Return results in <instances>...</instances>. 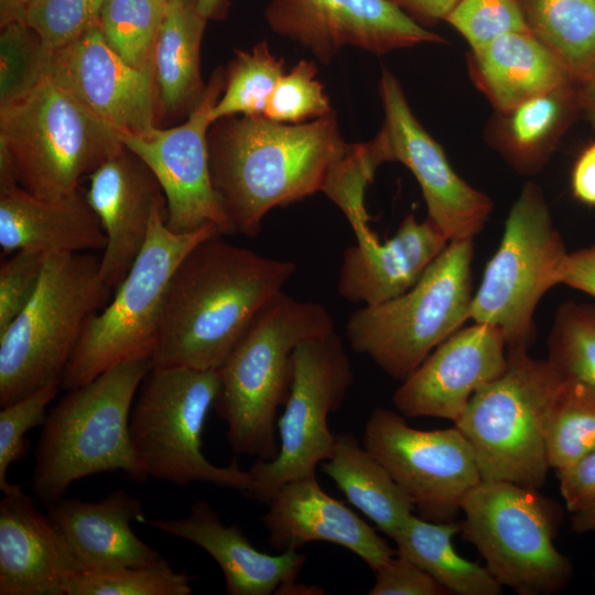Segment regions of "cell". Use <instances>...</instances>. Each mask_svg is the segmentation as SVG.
Segmentation results:
<instances>
[{"label":"cell","mask_w":595,"mask_h":595,"mask_svg":"<svg viewBox=\"0 0 595 595\" xmlns=\"http://www.w3.org/2000/svg\"><path fill=\"white\" fill-rule=\"evenodd\" d=\"M296 271L223 235L196 245L167 285L152 367L218 370L258 313Z\"/></svg>","instance_id":"cell-1"},{"label":"cell","mask_w":595,"mask_h":595,"mask_svg":"<svg viewBox=\"0 0 595 595\" xmlns=\"http://www.w3.org/2000/svg\"><path fill=\"white\" fill-rule=\"evenodd\" d=\"M208 131L213 184L234 234L256 237L264 216L323 192L349 152L334 113L281 123L263 116H235Z\"/></svg>","instance_id":"cell-2"},{"label":"cell","mask_w":595,"mask_h":595,"mask_svg":"<svg viewBox=\"0 0 595 595\" xmlns=\"http://www.w3.org/2000/svg\"><path fill=\"white\" fill-rule=\"evenodd\" d=\"M334 331L325 306L296 300L283 290L258 313L218 369L213 410L226 423L236 454L263 461L277 457V410L291 390L293 350Z\"/></svg>","instance_id":"cell-3"},{"label":"cell","mask_w":595,"mask_h":595,"mask_svg":"<svg viewBox=\"0 0 595 595\" xmlns=\"http://www.w3.org/2000/svg\"><path fill=\"white\" fill-rule=\"evenodd\" d=\"M151 358L125 361L68 390L46 416L35 448L32 489L45 505L63 498L80 478L121 470L149 477L132 446L130 414Z\"/></svg>","instance_id":"cell-4"},{"label":"cell","mask_w":595,"mask_h":595,"mask_svg":"<svg viewBox=\"0 0 595 595\" xmlns=\"http://www.w3.org/2000/svg\"><path fill=\"white\" fill-rule=\"evenodd\" d=\"M123 147L118 131L47 75L0 107V187L18 184L39 198H65Z\"/></svg>","instance_id":"cell-5"},{"label":"cell","mask_w":595,"mask_h":595,"mask_svg":"<svg viewBox=\"0 0 595 595\" xmlns=\"http://www.w3.org/2000/svg\"><path fill=\"white\" fill-rule=\"evenodd\" d=\"M90 252L47 253L35 294L0 333V405L62 382L80 334L110 290Z\"/></svg>","instance_id":"cell-6"},{"label":"cell","mask_w":595,"mask_h":595,"mask_svg":"<svg viewBox=\"0 0 595 595\" xmlns=\"http://www.w3.org/2000/svg\"><path fill=\"white\" fill-rule=\"evenodd\" d=\"M474 239L451 240L405 293L353 312L345 325L351 349L389 377L407 379L469 320Z\"/></svg>","instance_id":"cell-7"},{"label":"cell","mask_w":595,"mask_h":595,"mask_svg":"<svg viewBox=\"0 0 595 595\" xmlns=\"http://www.w3.org/2000/svg\"><path fill=\"white\" fill-rule=\"evenodd\" d=\"M501 376L477 390L454 425L470 443L482 480L540 489L551 469L545 420L563 377L548 359L508 350Z\"/></svg>","instance_id":"cell-8"},{"label":"cell","mask_w":595,"mask_h":595,"mask_svg":"<svg viewBox=\"0 0 595 595\" xmlns=\"http://www.w3.org/2000/svg\"><path fill=\"white\" fill-rule=\"evenodd\" d=\"M165 218L163 203L155 207L147 241L115 296L87 321L65 369L63 389L79 387L125 361L151 358L171 277L196 245L221 235L213 225L177 234Z\"/></svg>","instance_id":"cell-9"},{"label":"cell","mask_w":595,"mask_h":595,"mask_svg":"<svg viewBox=\"0 0 595 595\" xmlns=\"http://www.w3.org/2000/svg\"><path fill=\"white\" fill-rule=\"evenodd\" d=\"M219 389L218 370L152 367L130 414L134 453L148 477L185 486L208 483L247 496L252 480L237 461L217 466L203 454L202 434Z\"/></svg>","instance_id":"cell-10"},{"label":"cell","mask_w":595,"mask_h":595,"mask_svg":"<svg viewBox=\"0 0 595 595\" xmlns=\"http://www.w3.org/2000/svg\"><path fill=\"white\" fill-rule=\"evenodd\" d=\"M464 539L502 586L518 595H550L571 581L573 565L553 542L558 510L538 489L482 480L461 502Z\"/></svg>","instance_id":"cell-11"},{"label":"cell","mask_w":595,"mask_h":595,"mask_svg":"<svg viewBox=\"0 0 595 595\" xmlns=\"http://www.w3.org/2000/svg\"><path fill=\"white\" fill-rule=\"evenodd\" d=\"M539 185L528 182L510 207L504 234L474 293L469 320L497 326L508 350H529L533 314L542 296L559 283L566 256Z\"/></svg>","instance_id":"cell-12"},{"label":"cell","mask_w":595,"mask_h":595,"mask_svg":"<svg viewBox=\"0 0 595 595\" xmlns=\"http://www.w3.org/2000/svg\"><path fill=\"white\" fill-rule=\"evenodd\" d=\"M354 371L336 333L307 339L293 350V379L284 411L277 419L279 452L274 459H256L248 469L250 499L268 504L285 483L315 474L333 453L335 434L327 424L353 385Z\"/></svg>","instance_id":"cell-13"},{"label":"cell","mask_w":595,"mask_h":595,"mask_svg":"<svg viewBox=\"0 0 595 595\" xmlns=\"http://www.w3.org/2000/svg\"><path fill=\"white\" fill-rule=\"evenodd\" d=\"M363 444L430 521H452L482 482L475 452L455 425L419 430L398 411L377 407L365 424Z\"/></svg>","instance_id":"cell-14"},{"label":"cell","mask_w":595,"mask_h":595,"mask_svg":"<svg viewBox=\"0 0 595 595\" xmlns=\"http://www.w3.org/2000/svg\"><path fill=\"white\" fill-rule=\"evenodd\" d=\"M223 87L224 73L218 68L183 123L156 126L141 134L119 133L122 144L158 180L166 203L165 224L177 234L213 225L223 236L234 235L213 184L208 150L209 115Z\"/></svg>","instance_id":"cell-15"},{"label":"cell","mask_w":595,"mask_h":595,"mask_svg":"<svg viewBox=\"0 0 595 595\" xmlns=\"http://www.w3.org/2000/svg\"><path fill=\"white\" fill-rule=\"evenodd\" d=\"M383 126L375 138L385 162L398 161L418 181L428 218L451 240L474 239L493 212V201L451 166L442 147L413 115L398 79L380 78Z\"/></svg>","instance_id":"cell-16"},{"label":"cell","mask_w":595,"mask_h":595,"mask_svg":"<svg viewBox=\"0 0 595 595\" xmlns=\"http://www.w3.org/2000/svg\"><path fill=\"white\" fill-rule=\"evenodd\" d=\"M270 28L322 62L345 46L374 54L445 40L423 28L391 0H271Z\"/></svg>","instance_id":"cell-17"},{"label":"cell","mask_w":595,"mask_h":595,"mask_svg":"<svg viewBox=\"0 0 595 595\" xmlns=\"http://www.w3.org/2000/svg\"><path fill=\"white\" fill-rule=\"evenodd\" d=\"M48 75L120 134H141L156 127L152 74L120 57L98 23L51 54Z\"/></svg>","instance_id":"cell-18"},{"label":"cell","mask_w":595,"mask_h":595,"mask_svg":"<svg viewBox=\"0 0 595 595\" xmlns=\"http://www.w3.org/2000/svg\"><path fill=\"white\" fill-rule=\"evenodd\" d=\"M507 344L494 325L461 327L443 340L392 396L405 418H440L456 422L473 394L504 374Z\"/></svg>","instance_id":"cell-19"},{"label":"cell","mask_w":595,"mask_h":595,"mask_svg":"<svg viewBox=\"0 0 595 595\" xmlns=\"http://www.w3.org/2000/svg\"><path fill=\"white\" fill-rule=\"evenodd\" d=\"M88 178L85 196L107 237L99 271L105 284L116 290L140 255L153 212L165 197L151 170L126 147Z\"/></svg>","instance_id":"cell-20"},{"label":"cell","mask_w":595,"mask_h":595,"mask_svg":"<svg viewBox=\"0 0 595 595\" xmlns=\"http://www.w3.org/2000/svg\"><path fill=\"white\" fill-rule=\"evenodd\" d=\"M261 517L268 543L277 551H298L314 541L337 544L360 558L372 571L397 551L375 528L343 501L327 495L310 475L280 487Z\"/></svg>","instance_id":"cell-21"},{"label":"cell","mask_w":595,"mask_h":595,"mask_svg":"<svg viewBox=\"0 0 595 595\" xmlns=\"http://www.w3.org/2000/svg\"><path fill=\"white\" fill-rule=\"evenodd\" d=\"M450 240L426 217L407 215L394 235L380 242L375 232L356 237L342 256L337 292L342 299L376 306L409 291Z\"/></svg>","instance_id":"cell-22"},{"label":"cell","mask_w":595,"mask_h":595,"mask_svg":"<svg viewBox=\"0 0 595 595\" xmlns=\"http://www.w3.org/2000/svg\"><path fill=\"white\" fill-rule=\"evenodd\" d=\"M158 530L187 540L209 554L221 569L228 595L300 594L295 583L306 555L259 551L237 523L224 526L220 515L206 500L191 505L187 516L147 521Z\"/></svg>","instance_id":"cell-23"},{"label":"cell","mask_w":595,"mask_h":595,"mask_svg":"<svg viewBox=\"0 0 595 595\" xmlns=\"http://www.w3.org/2000/svg\"><path fill=\"white\" fill-rule=\"evenodd\" d=\"M85 570L47 513L23 491L0 500V595H65Z\"/></svg>","instance_id":"cell-24"},{"label":"cell","mask_w":595,"mask_h":595,"mask_svg":"<svg viewBox=\"0 0 595 595\" xmlns=\"http://www.w3.org/2000/svg\"><path fill=\"white\" fill-rule=\"evenodd\" d=\"M46 513L85 572L149 565L162 559L133 532L131 524L147 519L141 500L123 489L98 501L61 498L46 505Z\"/></svg>","instance_id":"cell-25"},{"label":"cell","mask_w":595,"mask_h":595,"mask_svg":"<svg viewBox=\"0 0 595 595\" xmlns=\"http://www.w3.org/2000/svg\"><path fill=\"white\" fill-rule=\"evenodd\" d=\"M107 237L86 196L39 198L20 185L0 187V246L20 250L88 252L105 249Z\"/></svg>","instance_id":"cell-26"},{"label":"cell","mask_w":595,"mask_h":595,"mask_svg":"<svg viewBox=\"0 0 595 595\" xmlns=\"http://www.w3.org/2000/svg\"><path fill=\"white\" fill-rule=\"evenodd\" d=\"M468 65L476 86L498 112L556 87L578 84L529 31L507 33L470 50Z\"/></svg>","instance_id":"cell-27"},{"label":"cell","mask_w":595,"mask_h":595,"mask_svg":"<svg viewBox=\"0 0 595 595\" xmlns=\"http://www.w3.org/2000/svg\"><path fill=\"white\" fill-rule=\"evenodd\" d=\"M206 22L194 0H169L152 55L159 118L190 113L204 96L201 44Z\"/></svg>","instance_id":"cell-28"},{"label":"cell","mask_w":595,"mask_h":595,"mask_svg":"<svg viewBox=\"0 0 595 595\" xmlns=\"http://www.w3.org/2000/svg\"><path fill=\"white\" fill-rule=\"evenodd\" d=\"M578 85L556 87L498 112L493 144L520 174L538 173L581 110Z\"/></svg>","instance_id":"cell-29"},{"label":"cell","mask_w":595,"mask_h":595,"mask_svg":"<svg viewBox=\"0 0 595 595\" xmlns=\"http://www.w3.org/2000/svg\"><path fill=\"white\" fill-rule=\"evenodd\" d=\"M320 466L347 500L392 540L415 509L382 464L350 432L335 434L333 453Z\"/></svg>","instance_id":"cell-30"},{"label":"cell","mask_w":595,"mask_h":595,"mask_svg":"<svg viewBox=\"0 0 595 595\" xmlns=\"http://www.w3.org/2000/svg\"><path fill=\"white\" fill-rule=\"evenodd\" d=\"M461 530V522L430 521L412 513L393 538L397 554L430 574L448 594L500 595L502 586L485 565L455 551L453 537Z\"/></svg>","instance_id":"cell-31"},{"label":"cell","mask_w":595,"mask_h":595,"mask_svg":"<svg viewBox=\"0 0 595 595\" xmlns=\"http://www.w3.org/2000/svg\"><path fill=\"white\" fill-rule=\"evenodd\" d=\"M529 32L581 84L595 78V0H518Z\"/></svg>","instance_id":"cell-32"},{"label":"cell","mask_w":595,"mask_h":595,"mask_svg":"<svg viewBox=\"0 0 595 595\" xmlns=\"http://www.w3.org/2000/svg\"><path fill=\"white\" fill-rule=\"evenodd\" d=\"M550 467L560 470L595 448V387L563 377L545 420Z\"/></svg>","instance_id":"cell-33"},{"label":"cell","mask_w":595,"mask_h":595,"mask_svg":"<svg viewBox=\"0 0 595 595\" xmlns=\"http://www.w3.org/2000/svg\"><path fill=\"white\" fill-rule=\"evenodd\" d=\"M283 75V60L272 54L267 42L250 51H235L224 73L223 91L210 110L212 123L237 115L263 116Z\"/></svg>","instance_id":"cell-34"},{"label":"cell","mask_w":595,"mask_h":595,"mask_svg":"<svg viewBox=\"0 0 595 595\" xmlns=\"http://www.w3.org/2000/svg\"><path fill=\"white\" fill-rule=\"evenodd\" d=\"M167 0H106L98 26L108 45L133 67L152 74L154 44Z\"/></svg>","instance_id":"cell-35"},{"label":"cell","mask_w":595,"mask_h":595,"mask_svg":"<svg viewBox=\"0 0 595 595\" xmlns=\"http://www.w3.org/2000/svg\"><path fill=\"white\" fill-rule=\"evenodd\" d=\"M547 359L562 377L595 387V304L565 302L558 307Z\"/></svg>","instance_id":"cell-36"},{"label":"cell","mask_w":595,"mask_h":595,"mask_svg":"<svg viewBox=\"0 0 595 595\" xmlns=\"http://www.w3.org/2000/svg\"><path fill=\"white\" fill-rule=\"evenodd\" d=\"M196 577L169 561L106 572H85L65 587V595H191Z\"/></svg>","instance_id":"cell-37"},{"label":"cell","mask_w":595,"mask_h":595,"mask_svg":"<svg viewBox=\"0 0 595 595\" xmlns=\"http://www.w3.org/2000/svg\"><path fill=\"white\" fill-rule=\"evenodd\" d=\"M51 54L37 34L23 21L1 26L0 107L30 93L48 75Z\"/></svg>","instance_id":"cell-38"},{"label":"cell","mask_w":595,"mask_h":595,"mask_svg":"<svg viewBox=\"0 0 595 595\" xmlns=\"http://www.w3.org/2000/svg\"><path fill=\"white\" fill-rule=\"evenodd\" d=\"M382 163L372 140L353 144L331 173L323 190V193L344 213L355 236L371 231L364 203L365 191Z\"/></svg>","instance_id":"cell-39"},{"label":"cell","mask_w":595,"mask_h":595,"mask_svg":"<svg viewBox=\"0 0 595 595\" xmlns=\"http://www.w3.org/2000/svg\"><path fill=\"white\" fill-rule=\"evenodd\" d=\"M106 0H29L21 21L53 52L71 44L98 23Z\"/></svg>","instance_id":"cell-40"},{"label":"cell","mask_w":595,"mask_h":595,"mask_svg":"<svg viewBox=\"0 0 595 595\" xmlns=\"http://www.w3.org/2000/svg\"><path fill=\"white\" fill-rule=\"evenodd\" d=\"M62 382L50 383L40 390L11 403L0 411V489L4 495L22 491L21 485L8 482L11 464L23 458L29 451L25 434L33 428L43 426L46 409L56 398Z\"/></svg>","instance_id":"cell-41"},{"label":"cell","mask_w":595,"mask_h":595,"mask_svg":"<svg viewBox=\"0 0 595 595\" xmlns=\"http://www.w3.org/2000/svg\"><path fill=\"white\" fill-rule=\"evenodd\" d=\"M314 63L301 60L277 84L263 117L281 123H303L333 113L329 99L316 79Z\"/></svg>","instance_id":"cell-42"},{"label":"cell","mask_w":595,"mask_h":595,"mask_svg":"<svg viewBox=\"0 0 595 595\" xmlns=\"http://www.w3.org/2000/svg\"><path fill=\"white\" fill-rule=\"evenodd\" d=\"M444 21L470 50L507 33L529 31L518 0H459Z\"/></svg>","instance_id":"cell-43"},{"label":"cell","mask_w":595,"mask_h":595,"mask_svg":"<svg viewBox=\"0 0 595 595\" xmlns=\"http://www.w3.org/2000/svg\"><path fill=\"white\" fill-rule=\"evenodd\" d=\"M46 253L14 252L0 267V333L18 317L36 292Z\"/></svg>","instance_id":"cell-44"},{"label":"cell","mask_w":595,"mask_h":595,"mask_svg":"<svg viewBox=\"0 0 595 595\" xmlns=\"http://www.w3.org/2000/svg\"><path fill=\"white\" fill-rule=\"evenodd\" d=\"M374 573L375 581L368 595H448L430 574L399 554Z\"/></svg>","instance_id":"cell-45"},{"label":"cell","mask_w":595,"mask_h":595,"mask_svg":"<svg viewBox=\"0 0 595 595\" xmlns=\"http://www.w3.org/2000/svg\"><path fill=\"white\" fill-rule=\"evenodd\" d=\"M555 473L569 512H576L595 501V448Z\"/></svg>","instance_id":"cell-46"},{"label":"cell","mask_w":595,"mask_h":595,"mask_svg":"<svg viewBox=\"0 0 595 595\" xmlns=\"http://www.w3.org/2000/svg\"><path fill=\"white\" fill-rule=\"evenodd\" d=\"M559 283L595 298V244L567 251L559 268Z\"/></svg>","instance_id":"cell-47"},{"label":"cell","mask_w":595,"mask_h":595,"mask_svg":"<svg viewBox=\"0 0 595 595\" xmlns=\"http://www.w3.org/2000/svg\"><path fill=\"white\" fill-rule=\"evenodd\" d=\"M571 188L577 201L595 206V141L577 156L571 173Z\"/></svg>","instance_id":"cell-48"},{"label":"cell","mask_w":595,"mask_h":595,"mask_svg":"<svg viewBox=\"0 0 595 595\" xmlns=\"http://www.w3.org/2000/svg\"><path fill=\"white\" fill-rule=\"evenodd\" d=\"M402 10L424 21L445 20L459 0H391ZM408 13V14H409Z\"/></svg>","instance_id":"cell-49"},{"label":"cell","mask_w":595,"mask_h":595,"mask_svg":"<svg viewBox=\"0 0 595 595\" xmlns=\"http://www.w3.org/2000/svg\"><path fill=\"white\" fill-rule=\"evenodd\" d=\"M571 528L577 533H595V501L572 513Z\"/></svg>","instance_id":"cell-50"},{"label":"cell","mask_w":595,"mask_h":595,"mask_svg":"<svg viewBox=\"0 0 595 595\" xmlns=\"http://www.w3.org/2000/svg\"><path fill=\"white\" fill-rule=\"evenodd\" d=\"M578 100L581 110L595 128V78L578 85Z\"/></svg>","instance_id":"cell-51"},{"label":"cell","mask_w":595,"mask_h":595,"mask_svg":"<svg viewBox=\"0 0 595 595\" xmlns=\"http://www.w3.org/2000/svg\"><path fill=\"white\" fill-rule=\"evenodd\" d=\"M194 2L201 15L207 21L223 18L227 8V0H194Z\"/></svg>","instance_id":"cell-52"},{"label":"cell","mask_w":595,"mask_h":595,"mask_svg":"<svg viewBox=\"0 0 595 595\" xmlns=\"http://www.w3.org/2000/svg\"><path fill=\"white\" fill-rule=\"evenodd\" d=\"M28 1H29V0H19L22 11H23V8H24V6H25V3H26ZM21 17H22V15H21Z\"/></svg>","instance_id":"cell-53"},{"label":"cell","mask_w":595,"mask_h":595,"mask_svg":"<svg viewBox=\"0 0 595 595\" xmlns=\"http://www.w3.org/2000/svg\"><path fill=\"white\" fill-rule=\"evenodd\" d=\"M594 578H595V569H594Z\"/></svg>","instance_id":"cell-54"},{"label":"cell","mask_w":595,"mask_h":595,"mask_svg":"<svg viewBox=\"0 0 595 595\" xmlns=\"http://www.w3.org/2000/svg\"><path fill=\"white\" fill-rule=\"evenodd\" d=\"M169 1V0H167Z\"/></svg>","instance_id":"cell-55"}]
</instances>
